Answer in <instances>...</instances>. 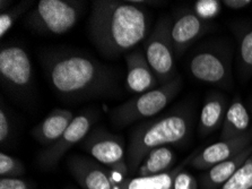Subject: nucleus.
<instances>
[{
  "label": "nucleus",
  "mask_w": 252,
  "mask_h": 189,
  "mask_svg": "<svg viewBox=\"0 0 252 189\" xmlns=\"http://www.w3.org/2000/svg\"><path fill=\"white\" fill-rule=\"evenodd\" d=\"M47 79L60 98L87 100L106 96L117 87L113 69L77 50H49L41 57Z\"/></svg>",
  "instance_id": "obj_1"
},
{
  "label": "nucleus",
  "mask_w": 252,
  "mask_h": 189,
  "mask_svg": "<svg viewBox=\"0 0 252 189\" xmlns=\"http://www.w3.org/2000/svg\"><path fill=\"white\" fill-rule=\"evenodd\" d=\"M252 142V130L246 133L242 136L233 138V140L220 141L205 148L196 155L192 156L190 164L198 170H208L214 165L238 155Z\"/></svg>",
  "instance_id": "obj_12"
},
{
  "label": "nucleus",
  "mask_w": 252,
  "mask_h": 189,
  "mask_svg": "<svg viewBox=\"0 0 252 189\" xmlns=\"http://www.w3.org/2000/svg\"><path fill=\"white\" fill-rule=\"evenodd\" d=\"M250 115L239 96H235L227 108L220 140L227 141L240 137L249 132Z\"/></svg>",
  "instance_id": "obj_19"
},
{
  "label": "nucleus",
  "mask_w": 252,
  "mask_h": 189,
  "mask_svg": "<svg viewBox=\"0 0 252 189\" xmlns=\"http://www.w3.org/2000/svg\"><path fill=\"white\" fill-rule=\"evenodd\" d=\"M11 133H13V125H11L9 114L5 111V106L1 103V109H0V142H1V145H5L10 140Z\"/></svg>",
  "instance_id": "obj_26"
},
{
  "label": "nucleus",
  "mask_w": 252,
  "mask_h": 189,
  "mask_svg": "<svg viewBox=\"0 0 252 189\" xmlns=\"http://www.w3.org/2000/svg\"><path fill=\"white\" fill-rule=\"evenodd\" d=\"M213 29L214 24L211 21L200 18L193 10L178 11L171 28L175 57H181L190 45Z\"/></svg>",
  "instance_id": "obj_11"
},
{
  "label": "nucleus",
  "mask_w": 252,
  "mask_h": 189,
  "mask_svg": "<svg viewBox=\"0 0 252 189\" xmlns=\"http://www.w3.org/2000/svg\"><path fill=\"white\" fill-rule=\"evenodd\" d=\"M87 30L98 51L116 59L146 40L152 32L151 16L135 1L94 0Z\"/></svg>",
  "instance_id": "obj_2"
},
{
  "label": "nucleus",
  "mask_w": 252,
  "mask_h": 189,
  "mask_svg": "<svg viewBox=\"0 0 252 189\" xmlns=\"http://www.w3.org/2000/svg\"><path fill=\"white\" fill-rule=\"evenodd\" d=\"M33 1L26 0V1H22L13 6L8 10H6L5 13L0 14V37H5L9 32L10 29L13 28L15 23L17 22V19L23 14H25L33 6Z\"/></svg>",
  "instance_id": "obj_22"
},
{
  "label": "nucleus",
  "mask_w": 252,
  "mask_h": 189,
  "mask_svg": "<svg viewBox=\"0 0 252 189\" xmlns=\"http://www.w3.org/2000/svg\"><path fill=\"white\" fill-rule=\"evenodd\" d=\"M239 66L242 77L252 75V28L240 31Z\"/></svg>",
  "instance_id": "obj_21"
},
{
  "label": "nucleus",
  "mask_w": 252,
  "mask_h": 189,
  "mask_svg": "<svg viewBox=\"0 0 252 189\" xmlns=\"http://www.w3.org/2000/svg\"><path fill=\"white\" fill-rule=\"evenodd\" d=\"M10 5H11L10 0H8V1L1 0V1H0V13H5L6 10H8L9 8H11Z\"/></svg>",
  "instance_id": "obj_30"
},
{
  "label": "nucleus",
  "mask_w": 252,
  "mask_h": 189,
  "mask_svg": "<svg viewBox=\"0 0 252 189\" xmlns=\"http://www.w3.org/2000/svg\"><path fill=\"white\" fill-rule=\"evenodd\" d=\"M181 87L182 78L178 76L154 90L135 95L121 106L114 108L111 111V120L114 125L124 127L154 117L178 95Z\"/></svg>",
  "instance_id": "obj_5"
},
{
  "label": "nucleus",
  "mask_w": 252,
  "mask_h": 189,
  "mask_svg": "<svg viewBox=\"0 0 252 189\" xmlns=\"http://www.w3.org/2000/svg\"><path fill=\"white\" fill-rule=\"evenodd\" d=\"M0 79L9 93L25 96L33 88L34 69L24 48L16 44L3 45L0 50Z\"/></svg>",
  "instance_id": "obj_8"
},
{
  "label": "nucleus",
  "mask_w": 252,
  "mask_h": 189,
  "mask_svg": "<svg viewBox=\"0 0 252 189\" xmlns=\"http://www.w3.org/2000/svg\"><path fill=\"white\" fill-rule=\"evenodd\" d=\"M222 3L231 9H242L251 5L252 1L251 0H224Z\"/></svg>",
  "instance_id": "obj_29"
},
{
  "label": "nucleus",
  "mask_w": 252,
  "mask_h": 189,
  "mask_svg": "<svg viewBox=\"0 0 252 189\" xmlns=\"http://www.w3.org/2000/svg\"><path fill=\"white\" fill-rule=\"evenodd\" d=\"M127 64V87L133 94H141L154 90L159 83L150 64L140 50L131 51L126 57Z\"/></svg>",
  "instance_id": "obj_14"
},
{
  "label": "nucleus",
  "mask_w": 252,
  "mask_h": 189,
  "mask_svg": "<svg viewBox=\"0 0 252 189\" xmlns=\"http://www.w3.org/2000/svg\"><path fill=\"white\" fill-rule=\"evenodd\" d=\"M82 143L83 149L101 164L119 175H127L129 167L126 163L125 143L121 136L103 128H95Z\"/></svg>",
  "instance_id": "obj_9"
},
{
  "label": "nucleus",
  "mask_w": 252,
  "mask_h": 189,
  "mask_svg": "<svg viewBox=\"0 0 252 189\" xmlns=\"http://www.w3.org/2000/svg\"><path fill=\"white\" fill-rule=\"evenodd\" d=\"M222 2L219 0H199L194 2L193 11L205 21H211L215 18L220 11Z\"/></svg>",
  "instance_id": "obj_25"
},
{
  "label": "nucleus",
  "mask_w": 252,
  "mask_h": 189,
  "mask_svg": "<svg viewBox=\"0 0 252 189\" xmlns=\"http://www.w3.org/2000/svg\"><path fill=\"white\" fill-rule=\"evenodd\" d=\"M171 28L170 17L163 16L158 19L150 36L144 41V55L159 85H164L178 77Z\"/></svg>",
  "instance_id": "obj_6"
},
{
  "label": "nucleus",
  "mask_w": 252,
  "mask_h": 189,
  "mask_svg": "<svg viewBox=\"0 0 252 189\" xmlns=\"http://www.w3.org/2000/svg\"><path fill=\"white\" fill-rule=\"evenodd\" d=\"M191 115L187 110H174L161 117L139 123L130 134L128 167L137 171L152 150L159 146L180 144L191 130Z\"/></svg>",
  "instance_id": "obj_3"
},
{
  "label": "nucleus",
  "mask_w": 252,
  "mask_h": 189,
  "mask_svg": "<svg viewBox=\"0 0 252 189\" xmlns=\"http://www.w3.org/2000/svg\"><path fill=\"white\" fill-rule=\"evenodd\" d=\"M174 161L175 155L169 146H159L147 154L137 172L139 177L161 175L171 170Z\"/></svg>",
  "instance_id": "obj_20"
},
{
  "label": "nucleus",
  "mask_w": 252,
  "mask_h": 189,
  "mask_svg": "<svg viewBox=\"0 0 252 189\" xmlns=\"http://www.w3.org/2000/svg\"><path fill=\"white\" fill-rule=\"evenodd\" d=\"M67 167L83 189H112L108 169L89 157L71 155L67 160Z\"/></svg>",
  "instance_id": "obj_13"
},
{
  "label": "nucleus",
  "mask_w": 252,
  "mask_h": 189,
  "mask_svg": "<svg viewBox=\"0 0 252 189\" xmlns=\"http://www.w3.org/2000/svg\"><path fill=\"white\" fill-rule=\"evenodd\" d=\"M96 118L97 114L94 111H86V113L76 115L66 132L63 134V136L55 144L45 148L39 154L37 162H39L41 169L43 170L55 169L60 162L61 157H63L64 154L69 151L72 146L85 140V137L91 133Z\"/></svg>",
  "instance_id": "obj_10"
},
{
  "label": "nucleus",
  "mask_w": 252,
  "mask_h": 189,
  "mask_svg": "<svg viewBox=\"0 0 252 189\" xmlns=\"http://www.w3.org/2000/svg\"><path fill=\"white\" fill-rule=\"evenodd\" d=\"M227 100L220 93H211L202 104L199 117V136L206 137L223 126L227 111Z\"/></svg>",
  "instance_id": "obj_18"
},
{
  "label": "nucleus",
  "mask_w": 252,
  "mask_h": 189,
  "mask_svg": "<svg viewBox=\"0 0 252 189\" xmlns=\"http://www.w3.org/2000/svg\"><path fill=\"white\" fill-rule=\"evenodd\" d=\"M252 154V144L238 155L214 165L201 176L202 189H220Z\"/></svg>",
  "instance_id": "obj_17"
},
{
  "label": "nucleus",
  "mask_w": 252,
  "mask_h": 189,
  "mask_svg": "<svg viewBox=\"0 0 252 189\" xmlns=\"http://www.w3.org/2000/svg\"><path fill=\"white\" fill-rule=\"evenodd\" d=\"M84 7L77 0H41L26 15L24 24L42 36H63L75 28Z\"/></svg>",
  "instance_id": "obj_4"
},
{
  "label": "nucleus",
  "mask_w": 252,
  "mask_h": 189,
  "mask_svg": "<svg viewBox=\"0 0 252 189\" xmlns=\"http://www.w3.org/2000/svg\"><path fill=\"white\" fill-rule=\"evenodd\" d=\"M231 60L227 48L206 44L190 57L188 71L198 82L227 88L232 84Z\"/></svg>",
  "instance_id": "obj_7"
},
{
  "label": "nucleus",
  "mask_w": 252,
  "mask_h": 189,
  "mask_svg": "<svg viewBox=\"0 0 252 189\" xmlns=\"http://www.w3.org/2000/svg\"><path fill=\"white\" fill-rule=\"evenodd\" d=\"M193 156L190 155L189 159L183 161L179 167L171 169L170 171L161 173V175L151 177H129L119 175L111 170H109L110 180H111L112 189H174L173 183L174 178L179 171H181L185 164L189 163Z\"/></svg>",
  "instance_id": "obj_15"
},
{
  "label": "nucleus",
  "mask_w": 252,
  "mask_h": 189,
  "mask_svg": "<svg viewBox=\"0 0 252 189\" xmlns=\"http://www.w3.org/2000/svg\"><path fill=\"white\" fill-rule=\"evenodd\" d=\"M26 172L25 165L17 157L9 154H0V176L1 178H21Z\"/></svg>",
  "instance_id": "obj_24"
},
{
  "label": "nucleus",
  "mask_w": 252,
  "mask_h": 189,
  "mask_svg": "<svg viewBox=\"0 0 252 189\" xmlns=\"http://www.w3.org/2000/svg\"><path fill=\"white\" fill-rule=\"evenodd\" d=\"M66 189H76V188H74V187H68V188H66Z\"/></svg>",
  "instance_id": "obj_31"
},
{
  "label": "nucleus",
  "mask_w": 252,
  "mask_h": 189,
  "mask_svg": "<svg viewBox=\"0 0 252 189\" xmlns=\"http://www.w3.org/2000/svg\"><path fill=\"white\" fill-rule=\"evenodd\" d=\"M0 189H33V185L23 178H0Z\"/></svg>",
  "instance_id": "obj_28"
},
{
  "label": "nucleus",
  "mask_w": 252,
  "mask_h": 189,
  "mask_svg": "<svg viewBox=\"0 0 252 189\" xmlns=\"http://www.w3.org/2000/svg\"><path fill=\"white\" fill-rule=\"evenodd\" d=\"M174 189H198V183L191 173L185 171L182 169L181 171L177 173L173 183Z\"/></svg>",
  "instance_id": "obj_27"
},
{
  "label": "nucleus",
  "mask_w": 252,
  "mask_h": 189,
  "mask_svg": "<svg viewBox=\"0 0 252 189\" xmlns=\"http://www.w3.org/2000/svg\"><path fill=\"white\" fill-rule=\"evenodd\" d=\"M74 118L72 111L56 108L39 125L34 127L31 134L37 143L48 148L63 136Z\"/></svg>",
  "instance_id": "obj_16"
},
{
  "label": "nucleus",
  "mask_w": 252,
  "mask_h": 189,
  "mask_svg": "<svg viewBox=\"0 0 252 189\" xmlns=\"http://www.w3.org/2000/svg\"><path fill=\"white\" fill-rule=\"evenodd\" d=\"M220 189H252V154Z\"/></svg>",
  "instance_id": "obj_23"
}]
</instances>
